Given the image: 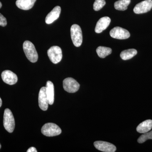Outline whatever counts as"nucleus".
Returning <instances> with one entry per match:
<instances>
[{"label": "nucleus", "instance_id": "nucleus-1", "mask_svg": "<svg viewBox=\"0 0 152 152\" xmlns=\"http://www.w3.org/2000/svg\"><path fill=\"white\" fill-rule=\"evenodd\" d=\"M23 48L27 58L30 62L35 63L38 59L37 52L34 44L29 41H26L23 44Z\"/></svg>", "mask_w": 152, "mask_h": 152}, {"label": "nucleus", "instance_id": "nucleus-2", "mask_svg": "<svg viewBox=\"0 0 152 152\" xmlns=\"http://www.w3.org/2000/svg\"><path fill=\"white\" fill-rule=\"evenodd\" d=\"M42 134L47 137L59 135L61 133V128L53 123H47L43 126L41 129Z\"/></svg>", "mask_w": 152, "mask_h": 152}, {"label": "nucleus", "instance_id": "nucleus-3", "mask_svg": "<svg viewBox=\"0 0 152 152\" xmlns=\"http://www.w3.org/2000/svg\"><path fill=\"white\" fill-rule=\"evenodd\" d=\"M71 36L74 45L79 47L83 42V34L81 28L79 25L74 24L71 28Z\"/></svg>", "mask_w": 152, "mask_h": 152}, {"label": "nucleus", "instance_id": "nucleus-4", "mask_svg": "<svg viewBox=\"0 0 152 152\" xmlns=\"http://www.w3.org/2000/svg\"><path fill=\"white\" fill-rule=\"evenodd\" d=\"M4 126L6 130L9 133L13 132L15 127V121L13 115L9 109L5 110L4 115Z\"/></svg>", "mask_w": 152, "mask_h": 152}, {"label": "nucleus", "instance_id": "nucleus-5", "mask_svg": "<svg viewBox=\"0 0 152 152\" xmlns=\"http://www.w3.org/2000/svg\"><path fill=\"white\" fill-rule=\"evenodd\" d=\"M48 54L52 63L57 64L59 63L62 58V52L59 47L54 46L48 50Z\"/></svg>", "mask_w": 152, "mask_h": 152}, {"label": "nucleus", "instance_id": "nucleus-6", "mask_svg": "<svg viewBox=\"0 0 152 152\" xmlns=\"http://www.w3.org/2000/svg\"><path fill=\"white\" fill-rule=\"evenodd\" d=\"M80 85L75 79L67 78L63 81V88L68 93H74L78 91Z\"/></svg>", "mask_w": 152, "mask_h": 152}, {"label": "nucleus", "instance_id": "nucleus-7", "mask_svg": "<svg viewBox=\"0 0 152 152\" xmlns=\"http://www.w3.org/2000/svg\"><path fill=\"white\" fill-rule=\"evenodd\" d=\"M110 34L112 37L118 39H125L130 37L129 31L120 27L113 28L111 30Z\"/></svg>", "mask_w": 152, "mask_h": 152}, {"label": "nucleus", "instance_id": "nucleus-8", "mask_svg": "<svg viewBox=\"0 0 152 152\" xmlns=\"http://www.w3.org/2000/svg\"><path fill=\"white\" fill-rule=\"evenodd\" d=\"M152 8V0H145L137 4L134 9L135 13L140 14L148 12Z\"/></svg>", "mask_w": 152, "mask_h": 152}, {"label": "nucleus", "instance_id": "nucleus-9", "mask_svg": "<svg viewBox=\"0 0 152 152\" xmlns=\"http://www.w3.org/2000/svg\"><path fill=\"white\" fill-rule=\"evenodd\" d=\"M94 145L97 149L101 151L115 152L116 151V147L108 142L98 141L94 142Z\"/></svg>", "mask_w": 152, "mask_h": 152}, {"label": "nucleus", "instance_id": "nucleus-10", "mask_svg": "<svg viewBox=\"0 0 152 152\" xmlns=\"http://www.w3.org/2000/svg\"><path fill=\"white\" fill-rule=\"evenodd\" d=\"M48 99L46 93V87H42L40 90L39 94V107L41 110L46 111L48 110Z\"/></svg>", "mask_w": 152, "mask_h": 152}, {"label": "nucleus", "instance_id": "nucleus-11", "mask_svg": "<svg viewBox=\"0 0 152 152\" xmlns=\"http://www.w3.org/2000/svg\"><path fill=\"white\" fill-rule=\"evenodd\" d=\"M3 81L10 85H13L18 82V77L15 74L10 70L4 71L1 74Z\"/></svg>", "mask_w": 152, "mask_h": 152}, {"label": "nucleus", "instance_id": "nucleus-12", "mask_svg": "<svg viewBox=\"0 0 152 152\" xmlns=\"http://www.w3.org/2000/svg\"><path fill=\"white\" fill-rule=\"evenodd\" d=\"M111 19L108 17H103L98 21L95 28V32L96 33H102L107 29L110 23Z\"/></svg>", "mask_w": 152, "mask_h": 152}, {"label": "nucleus", "instance_id": "nucleus-13", "mask_svg": "<svg viewBox=\"0 0 152 152\" xmlns=\"http://www.w3.org/2000/svg\"><path fill=\"white\" fill-rule=\"evenodd\" d=\"M61 12V8L59 6H56L48 15L45 18V22L47 24H51L58 18Z\"/></svg>", "mask_w": 152, "mask_h": 152}, {"label": "nucleus", "instance_id": "nucleus-14", "mask_svg": "<svg viewBox=\"0 0 152 152\" xmlns=\"http://www.w3.org/2000/svg\"><path fill=\"white\" fill-rule=\"evenodd\" d=\"M37 0H17L16 5L18 8L24 10H28L33 7Z\"/></svg>", "mask_w": 152, "mask_h": 152}, {"label": "nucleus", "instance_id": "nucleus-15", "mask_svg": "<svg viewBox=\"0 0 152 152\" xmlns=\"http://www.w3.org/2000/svg\"><path fill=\"white\" fill-rule=\"evenodd\" d=\"M152 129V120H147L140 124L137 128L138 132L141 134L148 132Z\"/></svg>", "mask_w": 152, "mask_h": 152}, {"label": "nucleus", "instance_id": "nucleus-16", "mask_svg": "<svg viewBox=\"0 0 152 152\" xmlns=\"http://www.w3.org/2000/svg\"><path fill=\"white\" fill-rule=\"evenodd\" d=\"M46 93L49 104L52 105L54 102V86L52 82L48 81L46 84Z\"/></svg>", "mask_w": 152, "mask_h": 152}, {"label": "nucleus", "instance_id": "nucleus-17", "mask_svg": "<svg viewBox=\"0 0 152 152\" xmlns=\"http://www.w3.org/2000/svg\"><path fill=\"white\" fill-rule=\"evenodd\" d=\"M137 53V51L135 49H130L123 51L120 54L122 59L128 60L130 59L135 56Z\"/></svg>", "mask_w": 152, "mask_h": 152}, {"label": "nucleus", "instance_id": "nucleus-18", "mask_svg": "<svg viewBox=\"0 0 152 152\" xmlns=\"http://www.w3.org/2000/svg\"><path fill=\"white\" fill-rule=\"evenodd\" d=\"M131 3V0H119L114 4L115 9L118 10L125 11Z\"/></svg>", "mask_w": 152, "mask_h": 152}, {"label": "nucleus", "instance_id": "nucleus-19", "mask_svg": "<svg viewBox=\"0 0 152 152\" xmlns=\"http://www.w3.org/2000/svg\"><path fill=\"white\" fill-rule=\"evenodd\" d=\"M112 49L105 47L99 46L96 49V53L100 58H103L111 54Z\"/></svg>", "mask_w": 152, "mask_h": 152}, {"label": "nucleus", "instance_id": "nucleus-20", "mask_svg": "<svg viewBox=\"0 0 152 152\" xmlns=\"http://www.w3.org/2000/svg\"><path fill=\"white\" fill-rule=\"evenodd\" d=\"M148 140H152V131L144 133L137 140L139 143H143Z\"/></svg>", "mask_w": 152, "mask_h": 152}, {"label": "nucleus", "instance_id": "nucleus-21", "mask_svg": "<svg viewBox=\"0 0 152 152\" xmlns=\"http://www.w3.org/2000/svg\"><path fill=\"white\" fill-rule=\"evenodd\" d=\"M105 4L106 2L105 0H95L94 4V10L96 11L100 10Z\"/></svg>", "mask_w": 152, "mask_h": 152}, {"label": "nucleus", "instance_id": "nucleus-22", "mask_svg": "<svg viewBox=\"0 0 152 152\" xmlns=\"http://www.w3.org/2000/svg\"><path fill=\"white\" fill-rule=\"evenodd\" d=\"M7 25V19L1 14L0 13V26L5 27Z\"/></svg>", "mask_w": 152, "mask_h": 152}, {"label": "nucleus", "instance_id": "nucleus-23", "mask_svg": "<svg viewBox=\"0 0 152 152\" xmlns=\"http://www.w3.org/2000/svg\"><path fill=\"white\" fill-rule=\"evenodd\" d=\"M27 152H37V151L36 149V148L34 147H31L29 148L28 151H27Z\"/></svg>", "mask_w": 152, "mask_h": 152}, {"label": "nucleus", "instance_id": "nucleus-24", "mask_svg": "<svg viewBox=\"0 0 152 152\" xmlns=\"http://www.w3.org/2000/svg\"><path fill=\"white\" fill-rule=\"evenodd\" d=\"M2 101L1 98H0V107H1V106H2Z\"/></svg>", "mask_w": 152, "mask_h": 152}, {"label": "nucleus", "instance_id": "nucleus-25", "mask_svg": "<svg viewBox=\"0 0 152 152\" xmlns=\"http://www.w3.org/2000/svg\"><path fill=\"white\" fill-rule=\"evenodd\" d=\"M2 6V5L1 3V2L0 1V9L1 8Z\"/></svg>", "mask_w": 152, "mask_h": 152}, {"label": "nucleus", "instance_id": "nucleus-26", "mask_svg": "<svg viewBox=\"0 0 152 152\" xmlns=\"http://www.w3.org/2000/svg\"><path fill=\"white\" fill-rule=\"evenodd\" d=\"M1 144H0V149H1Z\"/></svg>", "mask_w": 152, "mask_h": 152}]
</instances>
